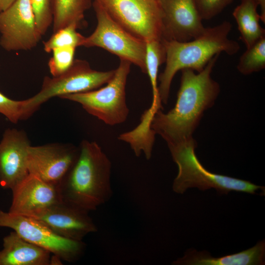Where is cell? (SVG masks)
Returning a JSON list of instances; mask_svg holds the SVG:
<instances>
[{
	"label": "cell",
	"mask_w": 265,
	"mask_h": 265,
	"mask_svg": "<svg viewBox=\"0 0 265 265\" xmlns=\"http://www.w3.org/2000/svg\"><path fill=\"white\" fill-rule=\"evenodd\" d=\"M76 49L72 47H63L52 51V56L48 63L52 77L60 75L71 66L74 61Z\"/></svg>",
	"instance_id": "obj_23"
},
{
	"label": "cell",
	"mask_w": 265,
	"mask_h": 265,
	"mask_svg": "<svg viewBox=\"0 0 265 265\" xmlns=\"http://www.w3.org/2000/svg\"><path fill=\"white\" fill-rule=\"evenodd\" d=\"M88 212L60 201L30 216L41 221L58 235L82 240L98 228Z\"/></svg>",
	"instance_id": "obj_13"
},
{
	"label": "cell",
	"mask_w": 265,
	"mask_h": 265,
	"mask_svg": "<svg viewBox=\"0 0 265 265\" xmlns=\"http://www.w3.org/2000/svg\"><path fill=\"white\" fill-rule=\"evenodd\" d=\"M91 0H52L53 33L71 25L82 26Z\"/></svg>",
	"instance_id": "obj_19"
},
{
	"label": "cell",
	"mask_w": 265,
	"mask_h": 265,
	"mask_svg": "<svg viewBox=\"0 0 265 265\" xmlns=\"http://www.w3.org/2000/svg\"><path fill=\"white\" fill-rule=\"evenodd\" d=\"M0 227L12 229L24 239L69 263L79 260L86 248L82 240L62 237L38 219L0 209Z\"/></svg>",
	"instance_id": "obj_8"
},
{
	"label": "cell",
	"mask_w": 265,
	"mask_h": 265,
	"mask_svg": "<svg viewBox=\"0 0 265 265\" xmlns=\"http://www.w3.org/2000/svg\"><path fill=\"white\" fill-rule=\"evenodd\" d=\"M196 146L197 142L193 139L169 149L173 161L178 166V175L172 185L175 192L183 194L191 187L203 191L213 188L220 194L236 191L255 194L259 190L265 192L264 186L207 170L196 156Z\"/></svg>",
	"instance_id": "obj_4"
},
{
	"label": "cell",
	"mask_w": 265,
	"mask_h": 265,
	"mask_svg": "<svg viewBox=\"0 0 265 265\" xmlns=\"http://www.w3.org/2000/svg\"><path fill=\"white\" fill-rule=\"evenodd\" d=\"M131 64L121 59L113 77L103 87L66 95L60 98L79 103L87 113L108 125L122 124L129 114L126 85Z\"/></svg>",
	"instance_id": "obj_6"
},
{
	"label": "cell",
	"mask_w": 265,
	"mask_h": 265,
	"mask_svg": "<svg viewBox=\"0 0 265 265\" xmlns=\"http://www.w3.org/2000/svg\"><path fill=\"white\" fill-rule=\"evenodd\" d=\"M261 8V20L265 22V0H255Z\"/></svg>",
	"instance_id": "obj_27"
},
{
	"label": "cell",
	"mask_w": 265,
	"mask_h": 265,
	"mask_svg": "<svg viewBox=\"0 0 265 265\" xmlns=\"http://www.w3.org/2000/svg\"><path fill=\"white\" fill-rule=\"evenodd\" d=\"M115 70L99 71L84 60L74 59L71 66L56 77H44L40 91L23 100L21 120L29 118L41 106L51 98L87 92L100 88L113 77Z\"/></svg>",
	"instance_id": "obj_5"
},
{
	"label": "cell",
	"mask_w": 265,
	"mask_h": 265,
	"mask_svg": "<svg viewBox=\"0 0 265 265\" xmlns=\"http://www.w3.org/2000/svg\"><path fill=\"white\" fill-rule=\"evenodd\" d=\"M265 241L241 252L214 258L206 251L189 249L172 263L175 265H265Z\"/></svg>",
	"instance_id": "obj_17"
},
{
	"label": "cell",
	"mask_w": 265,
	"mask_h": 265,
	"mask_svg": "<svg viewBox=\"0 0 265 265\" xmlns=\"http://www.w3.org/2000/svg\"><path fill=\"white\" fill-rule=\"evenodd\" d=\"M126 30L148 42L161 40L162 12L158 0H94Z\"/></svg>",
	"instance_id": "obj_9"
},
{
	"label": "cell",
	"mask_w": 265,
	"mask_h": 265,
	"mask_svg": "<svg viewBox=\"0 0 265 265\" xmlns=\"http://www.w3.org/2000/svg\"><path fill=\"white\" fill-rule=\"evenodd\" d=\"M37 28L43 36L53 24L52 0H29Z\"/></svg>",
	"instance_id": "obj_24"
},
{
	"label": "cell",
	"mask_w": 265,
	"mask_h": 265,
	"mask_svg": "<svg viewBox=\"0 0 265 265\" xmlns=\"http://www.w3.org/2000/svg\"><path fill=\"white\" fill-rule=\"evenodd\" d=\"M165 59L166 52L161 40L146 42L145 65L153 93L152 105L148 109L152 112H156L161 108L158 85V71Z\"/></svg>",
	"instance_id": "obj_20"
},
{
	"label": "cell",
	"mask_w": 265,
	"mask_h": 265,
	"mask_svg": "<svg viewBox=\"0 0 265 265\" xmlns=\"http://www.w3.org/2000/svg\"><path fill=\"white\" fill-rule=\"evenodd\" d=\"M78 28L76 26L71 25L53 33L51 37L43 43L44 50L50 53L57 48L72 47L76 48L81 46L85 37L77 31Z\"/></svg>",
	"instance_id": "obj_22"
},
{
	"label": "cell",
	"mask_w": 265,
	"mask_h": 265,
	"mask_svg": "<svg viewBox=\"0 0 265 265\" xmlns=\"http://www.w3.org/2000/svg\"><path fill=\"white\" fill-rule=\"evenodd\" d=\"M258 5L255 0H241L233 12L240 39L246 48L265 36V30L260 24L261 16L257 12Z\"/></svg>",
	"instance_id": "obj_18"
},
{
	"label": "cell",
	"mask_w": 265,
	"mask_h": 265,
	"mask_svg": "<svg viewBox=\"0 0 265 265\" xmlns=\"http://www.w3.org/2000/svg\"><path fill=\"white\" fill-rule=\"evenodd\" d=\"M11 190L14 214L31 216L61 201L57 186L31 174Z\"/></svg>",
	"instance_id": "obj_15"
},
{
	"label": "cell",
	"mask_w": 265,
	"mask_h": 265,
	"mask_svg": "<svg viewBox=\"0 0 265 265\" xmlns=\"http://www.w3.org/2000/svg\"><path fill=\"white\" fill-rule=\"evenodd\" d=\"M93 6L97 26L91 34L85 37L81 46L103 48L117 55L120 59L134 64L147 74L146 42L126 30L95 0Z\"/></svg>",
	"instance_id": "obj_7"
},
{
	"label": "cell",
	"mask_w": 265,
	"mask_h": 265,
	"mask_svg": "<svg viewBox=\"0 0 265 265\" xmlns=\"http://www.w3.org/2000/svg\"><path fill=\"white\" fill-rule=\"evenodd\" d=\"M162 12V39L186 42L205 31L194 0H158Z\"/></svg>",
	"instance_id": "obj_12"
},
{
	"label": "cell",
	"mask_w": 265,
	"mask_h": 265,
	"mask_svg": "<svg viewBox=\"0 0 265 265\" xmlns=\"http://www.w3.org/2000/svg\"><path fill=\"white\" fill-rule=\"evenodd\" d=\"M265 68V36L246 48L237 65L238 70L244 75L259 72Z\"/></svg>",
	"instance_id": "obj_21"
},
{
	"label": "cell",
	"mask_w": 265,
	"mask_h": 265,
	"mask_svg": "<svg viewBox=\"0 0 265 265\" xmlns=\"http://www.w3.org/2000/svg\"><path fill=\"white\" fill-rule=\"evenodd\" d=\"M79 153V147L71 144L30 145L26 159L28 172L58 187L75 164Z\"/></svg>",
	"instance_id": "obj_11"
},
{
	"label": "cell",
	"mask_w": 265,
	"mask_h": 265,
	"mask_svg": "<svg viewBox=\"0 0 265 265\" xmlns=\"http://www.w3.org/2000/svg\"><path fill=\"white\" fill-rule=\"evenodd\" d=\"M219 54L197 74L190 69L182 70L174 107L166 113L159 110L154 116L151 128L165 140L169 149L194 139L193 133L204 112L214 104L220 85L212 78L211 73Z\"/></svg>",
	"instance_id": "obj_1"
},
{
	"label": "cell",
	"mask_w": 265,
	"mask_h": 265,
	"mask_svg": "<svg viewBox=\"0 0 265 265\" xmlns=\"http://www.w3.org/2000/svg\"><path fill=\"white\" fill-rule=\"evenodd\" d=\"M16 0H0V12L9 7Z\"/></svg>",
	"instance_id": "obj_28"
},
{
	"label": "cell",
	"mask_w": 265,
	"mask_h": 265,
	"mask_svg": "<svg viewBox=\"0 0 265 265\" xmlns=\"http://www.w3.org/2000/svg\"><path fill=\"white\" fill-rule=\"evenodd\" d=\"M79 149L76 161L57 187L62 201L89 212L112 196L111 163L95 141L83 140Z\"/></svg>",
	"instance_id": "obj_2"
},
{
	"label": "cell",
	"mask_w": 265,
	"mask_h": 265,
	"mask_svg": "<svg viewBox=\"0 0 265 265\" xmlns=\"http://www.w3.org/2000/svg\"><path fill=\"white\" fill-rule=\"evenodd\" d=\"M232 27L231 24L225 21L206 27L202 35L189 41L161 39L166 52L165 67L158 77L161 103L167 104L173 79L179 71L190 69L200 72L216 54L224 52L232 55L239 51V44L228 37Z\"/></svg>",
	"instance_id": "obj_3"
},
{
	"label": "cell",
	"mask_w": 265,
	"mask_h": 265,
	"mask_svg": "<svg viewBox=\"0 0 265 265\" xmlns=\"http://www.w3.org/2000/svg\"><path fill=\"white\" fill-rule=\"evenodd\" d=\"M23 100L11 99L0 92V113L9 121L17 123L21 119Z\"/></svg>",
	"instance_id": "obj_26"
},
{
	"label": "cell",
	"mask_w": 265,
	"mask_h": 265,
	"mask_svg": "<svg viewBox=\"0 0 265 265\" xmlns=\"http://www.w3.org/2000/svg\"><path fill=\"white\" fill-rule=\"evenodd\" d=\"M30 141L23 130L8 128L0 141V186L12 190L28 175L27 154Z\"/></svg>",
	"instance_id": "obj_14"
},
{
	"label": "cell",
	"mask_w": 265,
	"mask_h": 265,
	"mask_svg": "<svg viewBox=\"0 0 265 265\" xmlns=\"http://www.w3.org/2000/svg\"><path fill=\"white\" fill-rule=\"evenodd\" d=\"M0 46L5 51H26L42 38L29 0H16L0 12Z\"/></svg>",
	"instance_id": "obj_10"
},
{
	"label": "cell",
	"mask_w": 265,
	"mask_h": 265,
	"mask_svg": "<svg viewBox=\"0 0 265 265\" xmlns=\"http://www.w3.org/2000/svg\"><path fill=\"white\" fill-rule=\"evenodd\" d=\"M0 265H49L51 253L24 239L14 231L3 238Z\"/></svg>",
	"instance_id": "obj_16"
},
{
	"label": "cell",
	"mask_w": 265,
	"mask_h": 265,
	"mask_svg": "<svg viewBox=\"0 0 265 265\" xmlns=\"http://www.w3.org/2000/svg\"><path fill=\"white\" fill-rule=\"evenodd\" d=\"M202 20L211 19L220 13L233 0H194Z\"/></svg>",
	"instance_id": "obj_25"
}]
</instances>
